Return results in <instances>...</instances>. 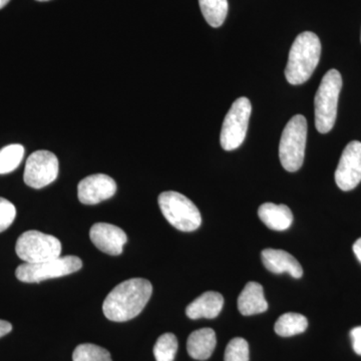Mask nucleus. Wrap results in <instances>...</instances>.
Listing matches in <instances>:
<instances>
[{
  "mask_svg": "<svg viewBox=\"0 0 361 361\" xmlns=\"http://www.w3.org/2000/svg\"><path fill=\"white\" fill-rule=\"evenodd\" d=\"M152 293L153 286L149 280L142 278L126 280L104 299V314L111 322H129L146 307Z\"/></svg>",
  "mask_w": 361,
  "mask_h": 361,
  "instance_id": "1",
  "label": "nucleus"
},
{
  "mask_svg": "<svg viewBox=\"0 0 361 361\" xmlns=\"http://www.w3.org/2000/svg\"><path fill=\"white\" fill-rule=\"evenodd\" d=\"M322 42L315 33H300L294 40L288 63L285 68L287 82L293 85H302L310 80L319 63Z\"/></svg>",
  "mask_w": 361,
  "mask_h": 361,
  "instance_id": "2",
  "label": "nucleus"
},
{
  "mask_svg": "<svg viewBox=\"0 0 361 361\" xmlns=\"http://www.w3.org/2000/svg\"><path fill=\"white\" fill-rule=\"evenodd\" d=\"M341 87V73L336 70L327 71L318 87L314 99L315 127L322 134H327L334 127Z\"/></svg>",
  "mask_w": 361,
  "mask_h": 361,
  "instance_id": "3",
  "label": "nucleus"
},
{
  "mask_svg": "<svg viewBox=\"0 0 361 361\" xmlns=\"http://www.w3.org/2000/svg\"><path fill=\"white\" fill-rule=\"evenodd\" d=\"M307 121L302 115H296L285 126L279 145L281 165L288 172H296L302 167L305 156Z\"/></svg>",
  "mask_w": 361,
  "mask_h": 361,
  "instance_id": "4",
  "label": "nucleus"
},
{
  "mask_svg": "<svg viewBox=\"0 0 361 361\" xmlns=\"http://www.w3.org/2000/svg\"><path fill=\"white\" fill-rule=\"evenodd\" d=\"M159 206L164 217L180 231H195L201 226L200 211L184 195L175 191L163 192L159 196Z\"/></svg>",
  "mask_w": 361,
  "mask_h": 361,
  "instance_id": "5",
  "label": "nucleus"
},
{
  "mask_svg": "<svg viewBox=\"0 0 361 361\" xmlns=\"http://www.w3.org/2000/svg\"><path fill=\"white\" fill-rule=\"evenodd\" d=\"M82 267V260L77 256H65L39 263H23L18 266L16 275L25 283H39L52 278L66 276Z\"/></svg>",
  "mask_w": 361,
  "mask_h": 361,
  "instance_id": "6",
  "label": "nucleus"
},
{
  "mask_svg": "<svg viewBox=\"0 0 361 361\" xmlns=\"http://www.w3.org/2000/svg\"><path fill=\"white\" fill-rule=\"evenodd\" d=\"M16 251L23 262L39 263L61 257V243L52 235L30 230L20 235Z\"/></svg>",
  "mask_w": 361,
  "mask_h": 361,
  "instance_id": "7",
  "label": "nucleus"
},
{
  "mask_svg": "<svg viewBox=\"0 0 361 361\" xmlns=\"http://www.w3.org/2000/svg\"><path fill=\"white\" fill-rule=\"evenodd\" d=\"M252 106L247 97H239L232 104L221 130L220 142L225 151L238 149L247 135Z\"/></svg>",
  "mask_w": 361,
  "mask_h": 361,
  "instance_id": "8",
  "label": "nucleus"
},
{
  "mask_svg": "<svg viewBox=\"0 0 361 361\" xmlns=\"http://www.w3.org/2000/svg\"><path fill=\"white\" fill-rule=\"evenodd\" d=\"M59 166L58 158L51 152H35L26 161L23 180L28 187L42 189L58 178Z\"/></svg>",
  "mask_w": 361,
  "mask_h": 361,
  "instance_id": "9",
  "label": "nucleus"
},
{
  "mask_svg": "<svg viewBox=\"0 0 361 361\" xmlns=\"http://www.w3.org/2000/svg\"><path fill=\"white\" fill-rule=\"evenodd\" d=\"M336 182L342 191H351L361 182V142H349L342 152L336 171Z\"/></svg>",
  "mask_w": 361,
  "mask_h": 361,
  "instance_id": "10",
  "label": "nucleus"
},
{
  "mask_svg": "<svg viewBox=\"0 0 361 361\" xmlns=\"http://www.w3.org/2000/svg\"><path fill=\"white\" fill-rule=\"evenodd\" d=\"M116 192L115 180L104 174L90 175L78 183V200L85 205H96L111 198Z\"/></svg>",
  "mask_w": 361,
  "mask_h": 361,
  "instance_id": "11",
  "label": "nucleus"
},
{
  "mask_svg": "<svg viewBox=\"0 0 361 361\" xmlns=\"http://www.w3.org/2000/svg\"><path fill=\"white\" fill-rule=\"evenodd\" d=\"M90 240L94 245L104 253L111 256L121 255L128 237L120 227L108 223H97L90 231Z\"/></svg>",
  "mask_w": 361,
  "mask_h": 361,
  "instance_id": "12",
  "label": "nucleus"
},
{
  "mask_svg": "<svg viewBox=\"0 0 361 361\" xmlns=\"http://www.w3.org/2000/svg\"><path fill=\"white\" fill-rule=\"evenodd\" d=\"M261 258L266 269L270 272L275 274L287 273L297 279L302 277L303 269L300 263L288 252L278 249H264L261 253Z\"/></svg>",
  "mask_w": 361,
  "mask_h": 361,
  "instance_id": "13",
  "label": "nucleus"
},
{
  "mask_svg": "<svg viewBox=\"0 0 361 361\" xmlns=\"http://www.w3.org/2000/svg\"><path fill=\"white\" fill-rule=\"evenodd\" d=\"M223 305H224V298L220 293L208 291L188 305L186 314L193 320L200 319V318L213 319L220 314Z\"/></svg>",
  "mask_w": 361,
  "mask_h": 361,
  "instance_id": "14",
  "label": "nucleus"
},
{
  "mask_svg": "<svg viewBox=\"0 0 361 361\" xmlns=\"http://www.w3.org/2000/svg\"><path fill=\"white\" fill-rule=\"evenodd\" d=\"M238 310L244 316L259 314L268 310L262 285L250 281L238 297Z\"/></svg>",
  "mask_w": 361,
  "mask_h": 361,
  "instance_id": "15",
  "label": "nucleus"
},
{
  "mask_svg": "<svg viewBox=\"0 0 361 361\" xmlns=\"http://www.w3.org/2000/svg\"><path fill=\"white\" fill-rule=\"evenodd\" d=\"M217 338L212 329L196 330L190 334L187 341V350L189 355L196 360H207L215 350Z\"/></svg>",
  "mask_w": 361,
  "mask_h": 361,
  "instance_id": "16",
  "label": "nucleus"
},
{
  "mask_svg": "<svg viewBox=\"0 0 361 361\" xmlns=\"http://www.w3.org/2000/svg\"><path fill=\"white\" fill-rule=\"evenodd\" d=\"M260 220L271 230L285 231L293 222V214L286 205L273 203L262 204L258 209Z\"/></svg>",
  "mask_w": 361,
  "mask_h": 361,
  "instance_id": "17",
  "label": "nucleus"
},
{
  "mask_svg": "<svg viewBox=\"0 0 361 361\" xmlns=\"http://www.w3.org/2000/svg\"><path fill=\"white\" fill-rule=\"evenodd\" d=\"M308 327L307 318L300 313L287 312L278 318L275 332L279 336L291 337L303 334Z\"/></svg>",
  "mask_w": 361,
  "mask_h": 361,
  "instance_id": "18",
  "label": "nucleus"
},
{
  "mask_svg": "<svg viewBox=\"0 0 361 361\" xmlns=\"http://www.w3.org/2000/svg\"><path fill=\"white\" fill-rule=\"evenodd\" d=\"M202 13L212 27H220L228 13L227 0H199Z\"/></svg>",
  "mask_w": 361,
  "mask_h": 361,
  "instance_id": "19",
  "label": "nucleus"
},
{
  "mask_svg": "<svg viewBox=\"0 0 361 361\" xmlns=\"http://www.w3.org/2000/svg\"><path fill=\"white\" fill-rule=\"evenodd\" d=\"M25 156V148L13 144L0 149V175L8 174L18 169Z\"/></svg>",
  "mask_w": 361,
  "mask_h": 361,
  "instance_id": "20",
  "label": "nucleus"
},
{
  "mask_svg": "<svg viewBox=\"0 0 361 361\" xmlns=\"http://www.w3.org/2000/svg\"><path fill=\"white\" fill-rule=\"evenodd\" d=\"M177 350V337L173 334H165L157 341L154 346V355L157 361H174Z\"/></svg>",
  "mask_w": 361,
  "mask_h": 361,
  "instance_id": "21",
  "label": "nucleus"
},
{
  "mask_svg": "<svg viewBox=\"0 0 361 361\" xmlns=\"http://www.w3.org/2000/svg\"><path fill=\"white\" fill-rule=\"evenodd\" d=\"M73 361H113L106 349L94 344H80L73 351Z\"/></svg>",
  "mask_w": 361,
  "mask_h": 361,
  "instance_id": "22",
  "label": "nucleus"
},
{
  "mask_svg": "<svg viewBox=\"0 0 361 361\" xmlns=\"http://www.w3.org/2000/svg\"><path fill=\"white\" fill-rule=\"evenodd\" d=\"M249 344L242 337L233 338L226 348L224 361H249Z\"/></svg>",
  "mask_w": 361,
  "mask_h": 361,
  "instance_id": "23",
  "label": "nucleus"
},
{
  "mask_svg": "<svg viewBox=\"0 0 361 361\" xmlns=\"http://www.w3.org/2000/svg\"><path fill=\"white\" fill-rule=\"evenodd\" d=\"M16 209L11 202L0 197V233L6 231L16 219Z\"/></svg>",
  "mask_w": 361,
  "mask_h": 361,
  "instance_id": "24",
  "label": "nucleus"
},
{
  "mask_svg": "<svg viewBox=\"0 0 361 361\" xmlns=\"http://www.w3.org/2000/svg\"><path fill=\"white\" fill-rule=\"evenodd\" d=\"M353 350L357 355H361V326L355 327L350 331Z\"/></svg>",
  "mask_w": 361,
  "mask_h": 361,
  "instance_id": "25",
  "label": "nucleus"
},
{
  "mask_svg": "<svg viewBox=\"0 0 361 361\" xmlns=\"http://www.w3.org/2000/svg\"><path fill=\"white\" fill-rule=\"evenodd\" d=\"M11 330H13V325L11 323L6 320H0V338L8 334Z\"/></svg>",
  "mask_w": 361,
  "mask_h": 361,
  "instance_id": "26",
  "label": "nucleus"
},
{
  "mask_svg": "<svg viewBox=\"0 0 361 361\" xmlns=\"http://www.w3.org/2000/svg\"><path fill=\"white\" fill-rule=\"evenodd\" d=\"M353 252H355L356 258L361 263V238L356 240L355 245H353Z\"/></svg>",
  "mask_w": 361,
  "mask_h": 361,
  "instance_id": "27",
  "label": "nucleus"
},
{
  "mask_svg": "<svg viewBox=\"0 0 361 361\" xmlns=\"http://www.w3.org/2000/svg\"><path fill=\"white\" fill-rule=\"evenodd\" d=\"M11 0H0V9L4 8Z\"/></svg>",
  "mask_w": 361,
  "mask_h": 361,
  "instance_id": "28",
  "label": "nucleus"
},
{
  "mask_svg": "<svg viewBox=\"0 0 361 361\" xmlns=\"http://www.w3.org/2000/svg\"><path fill=\"white\" fill-rule=\"evenodd\" d=\"M37 1H49V0H37Z\"/></svg>",
  "mask_w": 361,
  "mask_h": 361,
  "instance_id": "29",
  "label": "nucleus"
}]
</instances>
